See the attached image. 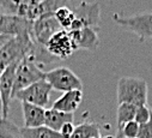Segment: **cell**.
Wrapping results in <instances>:
<instances>
[{
    "instance_id": "6da1fadb",
    "label": "cell",
    "mask_w": 152,
    "mask_h": 138,
    "mask_svg": "<svg viewBox=\"0 0 152 138\" xmlns=\"http://www.w3.org/2000/svg\"><path fill=\"white\" fill-rule=\"evenodd\" d=\"M148 88L146 81L137 77H121L116 85L119 103H131L137 107L147 105Z\"/></svg>"
},
{
    "instance_id": "7a4b0ae2",
    "label": "cell",
    "mask_w": 152,
    "mask_h": 138,
    "mask_svg": "<svg viewBox=\"0 0 152 138\" xmlns=\"http://www.w3.org/2000/svg\"><path fill=\"white\" fill-rule=\"evenodd\" d=\"M36 43L31 35H23L11 37L0 48V71L15 62L20 61L23 58L34 52Z\"/></svg>"
},
{
    "instance_id": "3957f363",
    "label": "cell",
    "mask_w": 152,
    "mask_h": 138,
    "mask_svg": "<svg viewBox=\"0 0 152 138\" xmlns=\"http://www.w3.org/2000/svg\"><path fill=\"white\" fill-rule=\"evenodd\" d=\"M43 66L37 62L34 52L23 58L16 68V75H15V85H13V92H12V98L13 96L28 88L29 85L45 79L46 72L43 71Z\"/></svg>"
},
{
    "instance_id": "277c9868",
    "label": "cell",
    "mask_w": 152,
    "mask_h": 138,
    "mask_svg": "<svg viewBox=\"0 0 152 138\" xmlns=\"http://www.w3.org/2000/svg\"><path fill=\"white\" fill-rule=\"evenodd\" d=\"M111 18L118 25L135 34L140 42L152 39V12H140L132 16L113 13Z\"/></svg>"
},
{
    "instance_id": "5b68a950",
    "label": "cell",
    "mask_w": 152,
    "mask_h": 138,
    "mask_svg": "<svg viewBox=\"0 0 152 138\" xmlns=\"http://www.w3.org/2000/svg\"><path fill=\"white\" fill-rule=\"evenodd\" d=\"M45 79L49 83L52 89L58 91H72V90H83V82L68 67H56L46 72Z\"/></svg>"
},
{
    "instance_id": "8992f818",
    "label": "cell",
    "mask_w": 152,
    "mask_h": 138,
    "mask_svg": "<svg viewBox=\"0 0 152 138\" xmlns=\"http://www.w3.org/2000/svg\"><path fill=\"white\" fill-rule=\"evenodd\" d=\"M75 19L71 26V30H78L83 28H92L95 30H99V4L98 3H88L82 1L73 9Z\"/></svg>"
},
{
    "instance_id": "52a82bcc",
    "label": "cell",
    "mask_w": 152,
    "mask_h": 138,
    "mask_svg": "<svg viewBox=\"0 0 152 138\" xmlns=\"http://www.w3.org/2000/svg\"><path fill=\"white\" fill-rule=\"evenodd\" d=\"M52 87L49 85V83L46 79L39 81L31 85H29L28 88L18 91L13 98L19 100L20 102H26L30 105H35V106H40L46 108V106L49 102V97H50V91H52Z\"/></svg>"
},
{
    "instance_id": "ba28073f",
    "label": "cell",
    "mask_w": 152,
    "mask_h": 138,
    "mask_svg": "<svg viewBox=\"0 0 152 138\" xmlns=\"http://www.w3.org/2000/svg\"><path fill=\"white\" fill-rule=\"evenodd\" d=\"M41 0H0V16L13 15L35 22L39 18L37 6Z\"/></svg>"
},
{
    "instance_id": "9c48e42d",
    "label": "cell",
    "mask_w": 152,
    "mask_h": 138,
    "mask_svg": "<svg viewBox=\"0 0 152 138\" xmlns=\"http://www.w3.org/2000/svg\"><path fill=\"white\" fill-rule=\"evenodd\" d=\"M32 23L34 22L19 16L1 15L0 16V35L9 37L23 35L32 36Z\"/></svg>"
},
{
    "instance_id": "30bf717a",
    "label": "cell",
    "mask_w": 152,
    "mask_h": 138,
    "mask_svg": "<svg viewBox=\"0 0 152 138\" xmlns=\"http://www.w3.org/2000/svg\"><path fill=\"white\" fill-rule=\"evenodd\" d=\"M62 30L54 16H45L32 23V39L36 45L45 47L55 32Z\"/></svg>"
},
{
    "instance_id": "8fae6325",
    "label": "cell",
    "mask_w": 152,
    "mask_h": 138,
    "mask_svg": "<svg viewBox=\"0 0 152 138\" xmlns=\"http://www.w3.org/2000/svg\"><path fill=\"white\" fill-rule=\"evenodd\" d=\"M49 55L55 59H67L74 52L72 41L66 30H60L48 40L45 46Z\"/></svg>"
},
{
    "instance_id": "7c38bea8",
    "label": "cell",
    "mask_w": 152,
    "mask_h": 138,
    "mask_svg": "<svg viewBox=\"0 0 152 138\" xmlns=\"http://www.w3.org/2000/svg\"><path fill=\"white\" fill-rule=\"evenodd\" d=\"M69 39L72 41V46L74 51L85 49L90 52H95L99 46L98 31L92 28H83L78 30L67 31Z\"/></svg>"
},
{
    "instance_id": "4fadbf2b",
    "label": "cell",
    "mask_w": 152,
    "mask_h": 138,
    "mask_svg": "<svg viewBox=\"0 0 152 138\" xmlns=\"http://www.w3.org/2000/svg\"><path fill=\"white\" fill-rule=\"evenodd\" d=\"M19 62V61H18ZM18 62H15L7 66L0 75V96L3 102V118L6 119L10 112V105L12 100L13 85H15V75Z\"/></svg>"
},
{
    "instance_id": "5bb4252c",
    "label": "cell",
    "mask_w": 152,
    "mask_h": 138,
    "mask_svg": "<svg viewBox=\"0 0 152 138\" xmlns=\"http://www.w3.org/2000/svg\"><path fill=\"white\" fill-rule=\"evenodd\" d=\"M83 101V91L82 90H72L64 92L61 97L54 101L52 108L64 112V113H74L80 106Z\"/></svg>"
},
{
    "instance_id": "9a60e30c",
    "label": "cell",
    "mask_w": 152,
    "mask_h": 138,
    "mask_svg": "<svg viewBox=\"0 0 152 138\" xmlns=\"http://www.w3.org/2000/svg\"><path fill=\"white\" fill-rule=\"evenodd\" d=\"M22 111L24 117V127H40L45 125L46 108L22 102Z\"/></svg>"
},
{
    "instance_id": "2e32d148",
    "label": "cell",
    "mask_w": 152,
    "mask_h": 138,
    "mask_svg": "<svg viewBox=\"0 0 152 138\" xmlns=\"http://www.w3.org/2000/svg\"><path fill=\"white\" fill-rule=\"evenodd\" d=\"M74 115L72 113H64L60 111H56L54 108L46 109V117H45V125L56 132L60 131V128L67 124L73 123Z\"/></svg>"
},
{
    "instance_id": "e0dca14e",
    "label": "cell",
    "mask_w": 152,
    "mask_h": 138,
    "mask_svg": "<svg viewBox=\"0 0 152 138\" xmlns=\"http://www.w3.org/2000/svg\"><path fill=\"white\" fill-rule=\"evenodd\" d=\"M94 137H102L99 125L94 121H85L74 127V132L69 138H94Z\"/></svg>"
},
{
    "instance_id": "ac0fdd59",
    "label": "cell",
    "mask_w": 152,
    "mask_h": 138,
    "mask_svg": "<svg viewBox=\"0 0 152 138\" xmlns=\"http://www.w3.org/2000/svg\"><path fill=\"white\" fill-rule=\"evenodd\" d=\"M20 132L24 138H62L61 134L46 125L40 127H23Z\"/></svg>"
},
{
    "instance_id": "d6986e66",
    "label": "cell",
    "mask_w": 152,
    "mask_h": 138,
    "mask_svg": "<svg viewBox=\"0 0 152 138\" xmlns=\"http://www.w3.org/2000/svg\"><path fill=\"white\" fill-rule=\"evenodd\" d=\"M137 106L131 103H119L116 111V119H118V127H122L125 124L133 121L135 118Z\"/></svg>"
},
{
    "instance_id": "ffe728a7",
    "label": "cell",
    "mask_w": 152,
    "mask_h": 138,
    "mask_svg": "<svg viewBox=\"0 0 152 138\" xmlns=\"http://www.w3.org/2000/svg\"><path fill=\"white\" fill-rule=\"evenodd\" d=\"M54 17L55 19L58 21L59 25L61 26L62 30H66L68 31L75 19V16H74V12L72 9H69L68 6H61L59 7L55 13H54Z\"/></svg>"
},
{
    "instance_id": "44dd1931",
    "label": "cell",
    "mask_w": 152,
    "mask_h": 138,
    "mask_svg": "<svg viewBox=\"0 0 152 138\" xmlns=\"http://www.w3.org/2000/svg\"><path fill=\"white\" fill-rule=\"evenodd\" d=\"M0 138H24L20 128L17 127L11 120L1 119L0 120Z\"/></svg>"
},
{
    "instance_id": "7402d4cb",
    "label": "cell",
    "mask_w": 152,
    "mask_h": 138,
    "mask_svg": "<svg viewBox=\"0 0 152 138\" xmlns=\"http://www.w3.org/2000/svg\"><path fill=\"white\" fill-rule=\"evenodd\" d=\"M139 130H140V125L138 123L129 121L127 124H125L122 127H120L118 131L126 138H138L139 136Z\"/></svg>"
},
{
    "instance_id": "603a6c76",
    "label": "cell",
    "mask_w": 152,
    "mask_h": 138,
    "mask_svg": "<svg viewBox=\"0 0 152 138\" xmlns=\"http://www.w3.org/2000/svg\"><path fill=\"white\" fill-rule=\"evenodd\" d=\"M151 113H152V109H151V107H148L147 105L139 106V107H137L134 121L138 123L139 125H144V124H146V123L150 120Z\"/></svg>"
},
{
    "instance_id": "cb8c5ba5",
    "label": "cell",
    "mask_w": 152,
    "mask_h": 138,
    "mask_svg": "<svg viewBox=\"0 0 152 138\" xmlns=\"http://www.w3.org/2000/svg\"><path fill=\"white\" fill-rule=\"evenodd\" d=\"M138 138H152V113H151L150 120L146 124L140 125Z\"/></svg>"
},
{
    "instance_id": "d4e9b609",
    "label": "cell",
    "mask_w": 152,
    "mask_h": 138,
    "mask_svg": "<svg viewBox=\"0 0 152 138\" xmlns=\"http://www.w3.org/2000/svg\"><path fill=\"white\" fill-rule=\"evenodd\" d=\"M74 125H73V123H67V124H65L61 128H60V131H59V133L61 134V137L62 138H69L72 134H73V132H74Z\"/></svg>"
},
{
    "instance_id": "484cf974",
    "label": "cell",
    "mask_w": 152,
    "mask_h": 138,
    "mask_svg": "<svg viewBox=\"0 0 152 138\" xmlns=\"http://www.w3.org/2000/svg\"><path fill=\"white\" fill-rule=\"evenodd\" d=\"M11 37H9V36H4V35H0V48H1L9 40H10Z\"/></svg>"
},
{
    "instance_id": "4316f807",
    "label": "cell",
    "mask_w": 152,
    "mask_h": 138,
    "mask_svg": "<svg viewBox=\"0 0 152 138\" xmlns=\"http://www.w3.org/2000/svg\"><path fill=\"white\" fill-rule=\"evenodd\" d=\"M0 75H1V71H0ZM3 119V102H1V96H0V120Z\"/></svg>"
},
{
    "instance_id": "83f0119b",
    "label": "cell",
    "mask_w": 152,
    "mask_h": 138,
    "mask_svg": "<svg viewBox=\"0 0 152 138\" xmlns=\"http://www.w3.org/2000/svg\"><path fill=\"white\" fill-rule=\"evenodd\" d=\"M114 138H126V137H124V136H122V134H121V133H120V132L118 131L116 136H115V137H114Z\"/></svg>"
}]
</instances>
